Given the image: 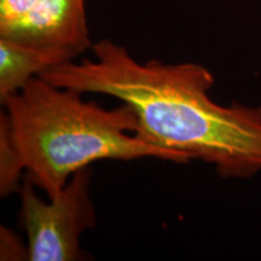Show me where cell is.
Returning <instances> with one entry per match:
<instances>
[{"label":"cell","mask_w":261,"mask_h":261,"mask_svg":"<svg viewBox=\"0 0 261 261\" xmlns=\"http://www.w3.org/2000/svg\"><path fill=\"white\" fill-rule=\"evenodd\" d=\"M91 50L94 60L65 62L39 76L128 104L138 119L137 137L210 163L223 178L246 179L261 172V107L215 103L210 96L214 77L207 68L191 62H139L108 39Z\"/></svg>","instance_id":"1"},{"label":"cell","mask_w":261,"mask_h":261,"mask_svg":"<svg viewBox=\"0 0 261 261\" xmlns=\"http://www.w3.org/2000/svg\"><path fill=\"white\" fill-rule=\"evenodd\" d=\"M81 94L34 76L3 102L25 177L48 198L55 197L74 173L96 161L192 160L137 137L138 119L128 104L104 109L85 102Z\"/></svg>","instance_id":"2"},{"label":"cell","mask_w":261,"mask_h":261,"mask_svg":"<svg viewBox=\"0 0 261 261\" xmlns=\"http://www.w3.org/2000/svg\"><path fill=\"white\" fill-rule=\"evenodd\" d=\"M91 169L74 173L67 185L48 202L25 177L19 189L21 217L28 238V260L76 261L84 257L80 237L97 220L90 197Z\"/></svg>","instance_id":"3"},{"label":"cell","mask_w":261,"mask_h":261,"mask_svg":"<svg viewBox=\"0 0 261 261\" xmlns=\"http://www.w3.org/2000/svg\"><path fill=\"white\" fill-rule=\"evenodd\" d=\"M86 0H39L27 17L0 38L63 51L75 58L92 48Z\"/></svg>","instance_id":"4"},{"label":"cell","mask_w":261,"mask_h":261,"mask_svg":"<svg viewBox=\"0 0 261 261\" xmlns=\"http://www.w3.org/2000/svg\"><path fill=\"white\" fill-rule=\"evenodd\" d=\"M73 60L63 51L0 38V100L18 92L32 77Z\"/></svg>","instance_id":"5"},{"label":"cell","mask_w":261,"mask_h":261,"mask_svg":"<svg viewBox=\"0 0 261 261\" xmlns=\"http://www.w3.org/2000/svg\"><path fill=\"white\" fill-rule=\"evenodd\" d=\"M24 169L17 148L12 139L9 117L0 113V195L14 194L21 189V175Z\"/></svg>","instance_id":"6"},{"label":"cell","mask_w":261,"mask_h":261,"mask_svg":"<svg viewBox=\"0 0 261 261\" xmlns=\"http://www.w3.org/2000/svg\"><path fill=\"white\" fill-rule=\"evenodd\" d=\"M39 0H0V35L19 23Z\"/></svg>","instance_id":"7"},{"label":"cell","mask_w":261,"mask_h":261,"mask_svg":"<svg viewBox=\"0 0 261 261\" xmlns=\"http://www.w3.org/2000/svg\"><path fill=\"white\" fill-rule=\"evenodd\" d=\"M0 259L28 260V249H24L17 236L4 226L0 228Z\"/></svg>","instance_id":"8"}]
</instances>
